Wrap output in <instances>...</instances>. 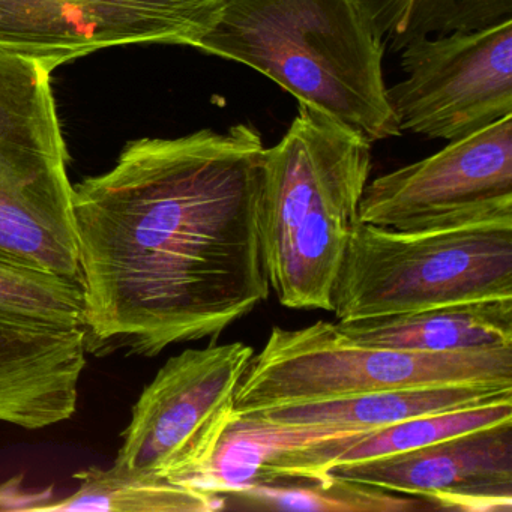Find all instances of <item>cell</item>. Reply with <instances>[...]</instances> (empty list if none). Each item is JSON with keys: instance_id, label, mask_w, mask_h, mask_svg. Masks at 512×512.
Instances as JSON below:
<instances>
[{"instance_id": "6da1fadb", "label": "cell", "mask_w": 512, "mask_h": 512, "mask_svg": "<svg viewBox=\"0 0 512 512\" xmlns=\"http://www.w3.org/2000/svg\"><path fill=\"white\" fill-rule=\"evenodd\" d=\"M265 149L251 124L140 139L74 187L89 352L215 340L268 299Z\"/></svg>"}, {"instance_id": "7a4b0ae2", "label": "cell", "mask_w": 512, "mask_h": 512, "mask_svg": "<svg viewBox=\"0 0 512 512\" xmlns=\"http://www.w3.org/2000/svg\"><path fill=\"white\" fill-rule=\"evenodd\" d=\"M194 49L259 71L368 142L401 136L386 44L359 0H224Z\"/></svg>"}, {"instance_id": "3957f363", "label": "cell", "mask_w": 512, "mask_h": 512, "mask_svg": "<svg viewBox=\"0 0 512 512\" xmlns=\"http://www.w3.org/2000/svg\"><path fill=\"white\" fill-rule=\"evenodd\" d=\"M373 143L298 103L265 149L259 227L269 287L292 310H332V290L370 182Z\"/></svg>"}, {"instance_id": "277c9868", "label": "cell", "mask_w": 512, "mask_h": 512, "mask_svg": "<svg viewBox=\"0 0 512 512\" xmlns=\"http://www.w3.org/2000/svg\"><path fill=\"white\" fill-rule=\"evenodd\" d=\"M512 298V217L397 232L359 223L334 290L338 322Z\"/></svg>"}, {"instance_id": "5b68a950", "label": "cell", "mask_w": 512, "mask_h": 512, "mask_svg": "<svg viewBox=\"0 0 512 512\" xmlns=\"http://www.w3.org/2000/svg\"><path fill=\"white\" fill-rule=\"evenodd\" d=\"M52 73L34 59L0 53V260L82 283Z\"/></svg>"}, {"instance_id": "8992f818", "label": "cell", "mask_w": 512, "mask_h": 512, "mask_svg": "<svg viewBox=\"0 0 512 512\" xmlns=\"http://www.w3.org/2000/svg\"><path fill=\"white\" fill-rule=\"evenodd\" d=\"M455 383L512 386L511 349L406 352L353 343L337 323L272 328L236 391V415L370 392Z\"/></svg>"}, {"instance_id": "52a82bcc", "label": "cell", "mask_w": 512, "mask_h": 512, "mask_svg": "<svg viewBox=\"0 0 512 512\" xmlns=\"http://www.w3.org/2000/svg\"><path fill=\"white\" fill-rule=\"evenodd\" d=\"M253 355V347L229 343L170 358L133 407L113 466L190 487L235 421L236 391Z\"/></svg>"}, {"instance_id": "ba28073f", "label": "cell", "mask_w": 512, "mask_h": 512, "mask_svg": "<svg viewBox=\"0 0 512 512\" xmlns=\"http://www.w3.org/2000/svg\"><path fill=\"white\" fill-rule=\"evenodd\" d=\"M400 55L406 79L388 97L401 133L452 142L512 115V19L422 38Z\"/></svg>"}, {"instance_id": "9c48e42d", "label": "cell", "mask_w": 512, "mask_h": 512, "mask_svg": "<svg viewBox=\"0 0 512 512\" xmlns=\"http://www.w3.org/2000/svg\"><path fill=\"white\" fill-rule=\"evenodd\" d=\"M512 217V115L368 182L359 223L439 229Z\"/></svg>"}, {"instance_id": "30bf717a", "label": "cell", "mask_w": 512, "mask_h": 512, "mask_svg": "<svg viewBox=\"0 0 512 512\" xmlns=\"http://www.w3.org/2000/svg\"><path fill=\"white\" fill-rule=\"evenodd\" d=\"M224 0H0V53L50 71L136 44L196 47Z\"/></svg>"}, {"instance_id": "8fae6325", "label": "cell", "mask_w": 512, "mask_h": 512, "mask_svg": "<svg viewBox=\"0 0 512 512\" xmlns=\"http://www.w3.org/2000/svg\"><path fill=\"white\" fill-rule=\"evenodd\" d=\"M328 473L419 497L434 511H512V421Z\"/></svg>"}, {"instance_id": "7c38bea8", "label": "cell", "mask_w": 512, "mask_h": 512, "mask_svg": "<svg viewBox=\"0 0 512 512\" xmlns=\"http://www.w3.org/2000/svg\"><path fill=\"white\" fill-rule=\"evenodd\" d=\"M88 352L85 329L0 325V422L40 430L73 418Z\"/></svg>"}, {"instance_id": "4fadbf2b", "label": "cell", "mask_w": 512, "mask_h": 512, "mask_svg": "<svg viewBox=\"0 0 512 512\" xmlns=\"http://www.w3.org/2000/svg\"><path fill=\"white\" fill-rule=\"evenodd\" d=\"M506 398H512V386L500 383H455L269 407L236 416L290 427L370 431L428 413L463 409Z\"/></svg>"}, {"instance_id": "5bb4252c", "label": "cell", "mask_w": 512, "mask_h": 512, "mask_svg": "<svg viewBox=\"0 0 512 512\" xmlns=\"http://www.w3.org/2000/svg\"><path fill=\"white\" fill-rule=\"evenodd\" d=\"M337 328L353 343L379 349L428 353L511 349L512 298L337 322Z\"/></svg>"}, {"instance_id": "9a60e30c", "label": "cell", "mask_w": 512, "mask_h": 512, "mask_svg": "<svg viewBox=\"0 0 512 512\" xmlns=\"http://www.w3.org/2000/svg\"><path fill=\"white\" fill-rule=\"evenodd\" d=\"M512 421V398L428 413L388 427L329 437L322 445L326 469L388 457L443 442L460 434Z\"/></svg>"}, {"instance_id": "2e32d148", "label": "cell", "mask_w": 512, "mask_h": 512, "mask_svg": "<svg viewBox=\"0 0 512 512\" xmlns=\"http://www.w3.org/2000/svg\"><path fill=\"white\" fill-rule=\"evenodd\" d=\"M79 490L38 511L211 512L227 508L220 494L173 484L164 479L130 475L118 467H89L74 473Z\"/></svg>"}, {"instance_id": "e0dca14e", "label": "cell", "mask_w": 512, "mask_h": 512, "mask_svg": "<svg viewBox=\"0 0 512 512\" xmlns=\"http://www.w3.org/2000/svg\"><path fill=\"white\" fill-rule=\"evenodd\" d=\"M247 508L277 511L322 512H415L434 511L419 497L383 490L362 482L326 473L320 478L251 484L236 488L227 496Z\"/></svg>"}, {"instance_id": "ac0fdd59", "label": "cell", "mask_w": 512, "mask_h": 512, "mask_svg": "<svg viewBox=\"0 0 512 512\" xmlns=\"http://www.w3.org/2000/svg\"><path fill=\"white\" fill-rule=\"evenodd\" d=\"M385 41L407 44L452 32L476 31L512 19V0H359Z\"/></svg>"}, {"instance_id": "d6986e66", "label": "cell", "mask_w": 512, "mask_h": 512, "mask_svg": "<svg viewBox=\"0 0 512 512\" xmlns=\"http://www.w3.org/2000/svg\"><path fill=\"white\" fill-rule=\"evenodd\" d=\"M82 283L0 260V325L85 329Z\"/></svg>"}]
</instances>
